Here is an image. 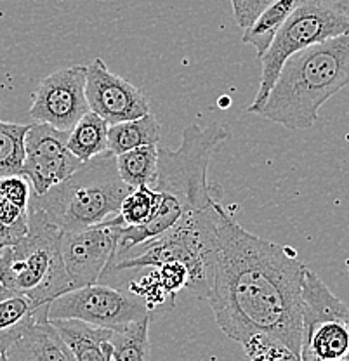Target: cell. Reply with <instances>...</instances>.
I'll use <instances>...</instances> for the list:
<instances>
[{
  "instance_id": "6da1fadb",
  "label": "cell",
  "mask_w": 349,
  "mask_h": 361,
  "mask_svg": "<svg viewBox=\"0 0 349 361\" xmlns=\"http://www.w3.org/2000/svg\"><path fill=\"white\" fill-rule=\"evenodd\" d=\"M304 269L292 248L252 235L219 207L207 300L228 337L266 336L301 358Z\"/></svg>"
},
{
  "instance_id": "7a4b0ae2",
  "label": "cell",
  "mask_w": 349,
  "mask_h": 361,
  "mask_svg": "<svg viewBox=\"0 0 349 361\" xmlns=\"http://www.w3.org/2000/svg\"><path fill=\"white\" fill-rule=\"evenodd\" d=\"M349 85V33L295 52L281 71L257 115L287 129L317 123L330 97Z\"/></svg>"
},
{
  "instance_id": "3957f363",
  "label": "cell",
  "mask_w": 349,
  "mask_h": 361,
  "mask_svg": "<svg viewBox=\"0 0 349 361\" xmlns=\"http://www.w3.org/2000/svg\"><path fill=\"white\" fill-rule=\"evenodd\" d=\"M130 190L120 179L116 157L104 152L44 195H32L28 207L39 209L61 233H75L118 216Z\"/></svg>"
},
{
  "instance_id": "277c9868",
  "label": "cell",
  "mask_w": 349,
  "mask_h": 361,
  "mask_svg": "<svg viewBox=\"0 0 349 361\" xmlns=\"http://www.w3.org/2000/svg\"><path fill=\"white\" fill-rule=\"evenodd\" d=\"M61 235L39 209L28 207V233L0 254V285L39 307L73 290L63 264Z\"/></svg>"
},
{
  "instance_id": "5b68a950",
  "label": "cell",
  "mask_w": 349,
  "mask_h": 361,
  "mask_svg": "<svg viewBox=\"0 0 349 361\" xmlns=\"http://www.w3.org/2000/svg\"><path fill=\"white\" fill-rule=\"evenodd\" d=\"M221 205L223 203L217 202L204 210L186 214L174 228L115 259L104 276L179 262L190 271L188 292L200 299H207L216 217Z\"/></svg>"
},
{
  "instance_id": "8992f818",
  "label": "cell",
  "mask_w": 349,
  "mask_h": 361,
  "mask_svg": "<svg viewBox=\"0 0 349 361\" xmlns=\"http://www.w3.org/2000/svg\"><path fill=\"white\" fill-rule=\"evenodd\" d=\"M230 134V129L223 123L204 127L191 123L183 130L178 149L159 146V164L152 190L176 198L188 214L221 202L223 190L219 184L209 183L207 174L210 158Z\"/></svg>"
},
{
  "instance_id": "52a82bcc",
  "label": "cell",
  "mask_w": 349,
  "mask_h": 361,
  "mask_svg": "<svg viewBox=\"0 0 349 361\" xmlns=\"http://www.w3.org/2000/svg\"><path fill=\"white\" fill-rule=\"evenodd\" d=\"M349 33V18L339 9L330 6L325 0H306L290 14L287 21L276 32L275 39L266 49L262 56H259L262 65L261 84L252 104L247 108L249 113H259L264 106L276 78H278L281 66L285 65L290 56L302 49L317 45L333 37Z\"/></svg>"
},
{
  "instance_id": "ba28073f",
  "label": "cell",
  "mask_w": 349,
  "mask_h": 361,
  "mask_svg": "<svg viewBox=\"0 0 349 361\" xmlns=\"http://www.w3.org/2000/svg\"><path fill=\"white\" fill-rule=\"evenodd\" d=\"M301 361H336L349 353V306L306 266L301 290Z\"/></svg>"
},
{
  "instance_id": "9c48e42d",
  "label": "cell",
  "mask_w": 349,
  "mask_h": 361,
  "mask_svg": "<svg viewBox=\"0 0 349 361\" xmlns=\"http://www.w3.org/2000/svg\"><path fill=\"white\" fill-rule=\"evenodd\" d=\"M47 318L51 322L78 319L89 325L122 332L133 323L149 318V311L145 299L136 293L111 285L94 283L56 297L49 304Z\"/></svg>"
},
{
  "instance_id": "30bf717a",
  "label": "cell",
  "mask_w": 349,
  "mask_h": 361,
  "mask_svg": "<svg viewBox=\"0 0 349 361\" xmlns=\"http://www.w3.org/2000/svg\"><path fill=\"white\" fill-rule=\"evenodd\" d=\"M120 217L92 228L61 235V257L73 288L99 283L110 269L118 245Z\"/></svg>"
},
{
  "instance_id": "8fae6325",
  "label": "cell",
  "mask_w": 349,
  "mask_h": 361,
  "mask_svg": "<svg viewBox=\"0 0 349 361\" xmlns=\"http://www.w3.org/2000/svg\"><path fill=\"white\" fill-rule=\"evenodd\" d=\"M89 111L85 66L61 68L47 75L32 94L30 116L33 122L47 123L61 133H70Z\"/></svg>"
},
{
  "instance_id": "7c38bea8",
  "label": "cell",
  "mask_w": 349,
  "mask_h": 361,
  "mask_svg": "<svg viewBox=\"0 0 349 361\" xmlns=\"http://www.w3.org/2000/svg\"><path fill=\"white\" fill-rule=\"evenodd\" d=\"M66 141L68 133H61L47 123H30L21 176L28 179L37 197L70 178L82 165L68 149Z\"/></svg>"
},
{
  "instance_id": "4fadbf2b",
  "label": "cell",
  "mask_w": 349,
  "mask_h": 361,
  "mask_svg": "<svg viewBox=\"0 0 349 361\" xmlns=\"http://www.w3.org/2000/svg\"><path fill=\"white\" fill-rule=\"evenodd\" d=\"M85 97L89 110L108 126L141 118L149 113L148 96L125 78L111 73L101 58L85 66Z\"/></svg>"
},
{
  "instance_id": "5bb4252c",
  "label": "cell",
  "mask_w": 349,
  "mask_h": 361,
  "mask_svg": "<svg viewBox=\"0 0 349 361\" xmlns=\"http://www.w3.org/2000/svg\"><path fill=\"white\" fill-rule=\"evenodd\" d=\"M75 361H114V330L78 319L52 322Z\"/></svg>"
},
{
  "instance_id": "9a60e30c",
  "label": "cell",
  "mask_w": 349,
  "mask_h": 361,
  "mask_svg": "<svg viewBox=\"0 0 349 361\" xmlns=\"http://www.w3.org/2000/svg\"><path fill=\"white\" fill-rule=\"evenodd\" d=\"M47 310L49 306H35L23 293L0 285V355L9 351Z\"/></svg>"
},
{
  "instance_id": "2e32d148",
  "label": "cell",
  "mask_w": 349,
  "mask_h": 361,
  "mask_svg": "<svg viewBox=\"0 0 349 361\" xmlns=\"http://www.w3.org/2000/svg\"><path fill=\"white\" fill-rule=\"evenodd\" d=\"M7 356L11 361H75L68 345L47 314L39 318V322L7 351Z\"/></svg>"
},
{
  "instance_id": "e0dca14e",
  "label": "cell",
  "mask_w": 349,
  "mask_h": 361,
  "mask_svg": "<svg viewBox=\"0 0 349 361\" xmlns=\"http://www.w3.org/2000/svg\"><path fill=\"white\" fill-rule=\"evenodd\" d=\"M160 135H162V129H160L159 120L152 113H148L141 118L127 120V122L108 127V152L118 157L141 146L159 145Z\"/></svg>"
},
{
  "instance_id": "ac0fdd59",
  "label": "cell",
  "mask_w": 349,
  "mask_h": 361,
  "mask_svg": "<svg viewBox=\"0 0 349 361\" xmlns=\"http://www.w3.org/2000/svg\"><path fill=\"white\" fill-rule=\"evenodd\" d=\"M306 0H275L271 6L262 11L261 16L254 21L250 28L243 30V42L252 45L257 52V58L266 52L269 44L275 39L276 32L281 28L290 14Z\"/></svg>"
},
{
  "instance_id": "d6986e66",
  "label": "cell",
  "mask_w": 349,
  "mask_h": 361,
  "mask_svg": "<svg viewBox=\"0 0 349 361\" xmlns=\"http://www.w3.org/2000/svg\"><path fill=\"white\" fill-rule=\"evenodd\" d=\"M108 123L96 113L89 111L68 133L66 146L78 160H92L94 157L108 152Z\"/></svg>"
},
{
  "instance_id": "ffe728a7",
  "label": "cell",
  "mask_w": 349,
  "mask_h": 361,
  "mask_svg": "<svg viewBox=\"0 0 349 361\" xmlns=\"http://www.w3.org/2000/svg\"><path fill=\"white\" fill-rule=\"evenodd\" d=\"M159 164V145L141 146L116 157V171L120 179L134 188L153 186Z\"/></svg>"
},
{
  "instance_id": "44dd1931",
  "label": "cell",
  "mask_w": 349,
  "mask_h": 361,
  "mask_svg": "<svg viewBox=\"0 0 349 361\" xmlns=\"http://www.w3.org/2000/svg\"><path fill=\"white\" fill-rule=\"evenodd\" d=\"M28 129L30 123H11L0 120V178L21 174Z\"/></svg>"
},
{
  "instance_id": "7402d4cb",
  "label": "cell",
  "mask_w": 349,
  "mask_h": 361,
  "mask_svg": "<svg viewBox=\"0 0 349 361\" xmlns=\"http://www.w3.org/2000/svg\"><path fill=\"white\" fill-rule=\"evenodd\" d=\"M149 322L133 323L122 332H114V361H153L149 348Z\"/></svg>"
},
{
  "instance_id": "603a6c76",
  "label": "cell",
  "mask_w": 349,
  "mask_h": 361,
  "mask_svg": "<svg viewBox=\"0 0 349 361\" xmlns=\"http://www.w3.org/2000/svg\"><path fill=\"white\" fill-rule=\"evenodd\" d=\"M160 195L148 186L134 188L130 193L123 198L120 205L118 217L122 226H142L148 223L157 212Z\"/></svg>"
},
{
  "instance_id": "cb8c5ba5",
  "label": "cell",
  "mask_w": 349,
  "mask_h": 361,
  "mask_svg": "<svg viewBox=\"0 0 349 361\" xmlns=\"http://www.w3.org/2000/svg\"><path fill=\"white\" fill-rule=\"evenodd\" d=\"M242 345L249 361H301L290 349L266 336L252 337Z\"/></svg>"
},
{
  "instance_id": "d4e9b609",
  "label": "cell",
  "mask_w": 349,
  "mask_h": 361,
  "mask_svg": "<svg viewBox=\"0 0 349 361\" xmlns=\"http://www.w3.org/2000/svg\"><path fill=\"white\" fill-rule=\"evenodd\" d=\"M0 193L6 200L14 203L20 209L28 210L30 200H32V184L28 183V179L25 176L16 174V176H6V178H0Z\"/></svg>"
},
{
  "instance_id": "484cf974",
  "label": "cell",
  "mask_w": 349,
  "mask_h": 361,
  "mask_svg": "<svg viewBox=\"0 0 349 361\" xmlns=\"http://www.w3.org/2000/svg\"><path fill=\"white\" fill-rule=\"evenodd\" d=\"M275 0H231L233 13H235V20L238 23L240 28L247 30L254 25L262 14V11Z\"/></svg>"
},
{
  "instance_id": "4316f807",
  "label": "cell",
  "mask_w": 349,
  "mask_h": 361,
  "mask_svg": "<svg viewBox=\"0 0 349 361\" xmlns=\"http://www.w3.org/2000/svg\"><path fill=\"white\" fill-rule=\"evenodd\" d=\"M0 223L14 228H28V210L20 209L0 193Z\"/></svg>"
},
{
  "instance_id": "83f0119b",
  "label": "cell",
  "mask_w": 349,
  "mask_h": 361,
  "mask_svg": "<svg viewBox=\"0 0 349 361\" xmlns=\"http://www.w3.org/2000/svg\"><path fill=\"white\" fill-rule=\"evenodd\" d=\"M28 233V228H14L0 223V247H11L20 242Z\"/></svg>"
},
{
  "instance_id": "f1b7e54d",
  "label": "cell",
  "mask_w": 349,
  "mask_h": 361,
  "mask_svg": "<svg viewBox=\"0 0 349 361\" xmlns=\"http://www.w3.org/2000/svg\"><path fill=\"white\" fill-rule=\"evenodd\" d=\"M0 361H11L9 356H7V353H4V355H0Z\"/></svg>"
},
{
  "instance_id": "f546056e",
  "label": "cell",
  "mask_w": 349,
  "mask_h": 361,
  "mask_svg": "<svg viewBox=\"0 0 349 361\" xmlns=\"http://www.w3.org/2000/svg\"><path fill=\"white\" fill-rule=\"evenodd\" d=\"M336 361H349V353L346 356H344V358H341V360H336Z\"/></svg>"
},
{
  "instance_id": "4dcf8cb0",
  "label": "cell",
  "mask_w": 349,
  "mask_h": 361,
  "mask_svg": "<svg viewBox=\"0 0 349 361\" xmlns=\"http://www.w3.org/2000/svg\"><path fill=\"white\" fill-rule=\"evenodd\" d=\"M2 250H4V247H0V254H2Z\"/></svg>"
}]
</instances>
